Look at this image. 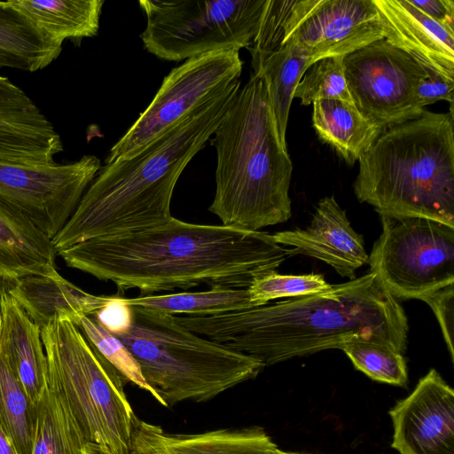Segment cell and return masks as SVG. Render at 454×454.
<instances>
[{
  "mask_svg": "<svg viewBox=\"0 0 454 454\" xmlns=\"http://www.w3.org/2000/svg\"><path fill=\"white\" fill-rule=\"evenodd\" d=\"M5 291L41 329L55 317L74 323L82 316H93L108 299L85 292L58 271L23 277Z\"/></svg>",
  "mask_w": 454,
  "mask_h": 454,
  "instance_id": "cell-20",
  "label": "cell"
},
{
  "mask_svg": "<svg viewBox=\"0 0 454 454\" xmlns=\"http://www.w3.org/2000/svg\"><path fill=\"white\" fill-rule=\"evenodd\" d=\"M434 311L452 362L454 361V284L446 286L422 300Z\"/></svg>",
  "mask_w": 454,
  "mask_h": 454,
  "instance_id": "cell-33",
  "label": "cell"
},
{
  "mask_svg": "<svg viewBox=\"0 0 454 454\" xmlns=\"http://www.w3.org/2000/svg\"><path fill=\"white\" fill-rule=\"evenodd\" d=\"M384 39L424 67L454 79V29L431 19L410 0H373Z\"/></svg>",
  "mask_w": 454,
  "mask_h": 454,
  "instance_id": "cell-16",
  "label": "cell"
},
{
  "mask_svg": "<svg viewBox=\"0 0 454 454\" xmlns=\"http://www.w3.org/2000/svg\"><path fill=\"white\" fill-rule=\"evenodd\" d=\"M74 324L89 343L109 362L127 380L154 397V392L145 381L140 367L123 342L109 333L93 317L82 316Z\"/></svg>",
  "mask_w": 454,
  "mask_h": 454,
  "instance_id": "cell-29",
  "label": "cell"
},
{
  "mask_svg": "<svg viewBox=\"0 0 454 454\" xmlns=\"http://www.w3.org/2000/svg\"><path fill=\"white\" fill-rule=\"evenodd\" d=\"M132 308L130 329L116 337L132 354L163 406L208 401L255 378L265 367L253 356L192 333L173 315Z\"/></svg>",
  "mask_w": 454,
  "mask_h": 454,
  "instance_id": "cell-6",
  "label": "cell"
},
{
  "mask_svg": "<svg viewBox=\"0 0 454 454\" xmlns=\"http://www.w3.org/2000/svg\"><path fill=\"white\" fill-rule=\"evenodd\" d=\"M101 168L94 155L65 164L0 161V197L51 239L61 231Z\"/></svg>",
  "mask_w": 454,
  "mask_h": 454,
  "instance_id": "cell-12",
  "label": "cell"
},
{
  "mask_svg": "<svg viewBox=\"0 0 454 454\" xmlns=\"http://www.w3.org/2000/svg\"><path fill=\"white\" fill-rule=\"evenodd\" d=\"M0 354L37 406L48 373L41 328L5 290L0 297Z\"/></svg>",
  "mask_w": 454,
  "mask_h": 454,
  "instance_id": "cell-18",
  "label": "cell"
},
{
  "mask_svg": "<svg viewBox=\"0 0 454 454\" xmlns=\"http://www.w3.org/2000/svg\"><path fill=\"white\" fill-rule=\"evenodd\" d=\"M54 42H80L97 35L104 0H7Z\"/></svg>",
  "mask_w": 454,
  "mask_h": 454,
  "instance_id": "cell-22",
  "label": "cell"
},
{
  "mask_svg": "<svg viewBox=\"0 0 454 454\" xmlns=\"http://www.w3.org/2000/svg\"><path fill=\"white\" fill-rule=\"evenodd\" d=\"M410 2L431 19L454 29L453 0H410Z\"/></svg>",
  "mask_w": 454,
  "mask_h": 454,
  "instance_id": "cell-37",
  "label": "cell"
},
{
  "mask_svg": "<svg viewBox=\"0 0 454 454\" xmlns=\"http://www.w3.org/2000/svg\"><path fill=\"white\" fill-rule=\"evenodd\" d=\"M353 104L383 129L419 117L425 108L416 89L426 67L385 39L342 58Z\"/></svg>",
  "mask_w": 454,
  "mask_h": 454,
  "instance_id": "cell-11",
  "label": "cell"
},
{
  "mask_svg": "<svg viewBox=\"0 0 454 454\" xmlns=\"http://www.w3.org/2000/svg\"><path fill=\"white\" fill-rule=\"evenodd\" d=\"M355 368L373 380L404 387L408 382L406 361L402 353L379 343L358 341L340 348Z\"/></svg>",
  "mask_w": 454,
  "mask_h": 454,
  "instance_id": "cell-28",
  "label": "cell"
},
{
  "mask_svg": "<svg viewBox=\"0 0 454 454\" xmlns=\"http://www.w3.org/2000/svg\"><path fill=\"white\" fill-rule=\"evenodd\" d=\"M103 327L114 336L127 333L133 323V308L125 297L108 296L106 302L93 315Z\"/></svg>",
  "mask_w": 454,
  "mask_h": 454,
  "instance_id": "cell-34",
  "label": "cell"
},
{
  "mask_svg": "<svg viewBox=\"0 0 454 454\" xmlns=\"http://www.w3.org/2000/svg\"><path fill=\"white\" fill-rule=\"evenodd\" d=\"M125 300L131 306L186 316H211L254 307L247 289L224 286H214L203 292L141 295Z\"/></svg>",
  "mask_w": 454,
  "mask_h": 454,
  "instance_id": "cell-26",
  "label": "cell"
},
{
  "mask_svg": "<svg viewBox=\"0 0 454 454\" xmlns=\"http://www.w3.org/2000/svg\"><path fill=\"white\" fill-rule=\"evenodd\" d=\"M56 256L51 239L0 197V282L4 289L23 277L57 272Z\"/></svg>",
  "mask_w": 454,
  "mask_h": 454,
  "instance_id": "cell-19",
  "label": "cell"
},
{
  "mask_svg": "<svg viewBox=\"0 0 454 454\" xmlns=\"http://www.w3.org/2000/svg\"><path fill=\"white\" fill-rule=\"evenodd\" d=\"M40 108L31 98L7 77L0 76V112L34 114Z\"/></svg>",
  "mask_w": 454,
  "mask_h": 454,
  "instance_id": "cell-36",
  "label": "cell"
},
{
  "mask_svg": "<svg viewBox=\"0 0 454 454\" xmlns=\"http://www.w3.org/2000/svg\"><path fill=\"white\" fill-rule=\"evenodd\" d=\"M294 98H300L303 106L328 98L353 104L345 80L342 58H325L314 62L296 86Z\"/></svg>",
  "mask_w": 454,
  "mask_h": 454,
  "instance_id": "cell-30",
  "label": "cell"
},
{
  "mask_svg": "<svg viewBox=\"0 0 454 454\" xmlns=\"http://www.w3.org/2000/svg\"><path fill=\"white\" fill-rule=\"evenodd\" d=\"M62 51L7 1H0V68L36 72L50 66Z\"/></svg>",
  "mask_w": 454,
  "mask_h": 454,
  "instance_id": "cell-23",
  "label": "cell"
},
{
  "mask_svg": "<svg viewBox=\"0 0 454 454\" xmlns=\"http://www.w3.org/2000/svg\"><path fill=\"white\" fill-rule=\"evenodd\" d=\"M370 272L397 300H423L454 284V228L418 216L380 215Z\"/></svg>",
  "mask_w": 454,
  "mask_h": 454,
  "instance_id": "cell-9",
  "label": "cell"
},
{
  "mask_svg": "<svg viewBox=\"0 0 454 454\" xmlns=\"http://www.w3.org/2000/svg\"><path fill=\"white\" fill-rule=\"evenodd\" d=\"M36 411L32 454H92L64 401L48 381Z\"/></svg>",
  "mask_w": 454,
  "mask_h": 454,
  "instance_id": "cell-25",
  "label": "cell"
},
{
  "mask_svg": "<svg viewBox=\"0 0 454 454\" xmlns=\"http://www.w3.org/2000/svg\"><path fill=\"white\" fill-rule=\"evenodd\" d=\"M331 286L318 273L285 275L276 270L255 278L247 288L250 301L254 307L285 297H301L317 294Z\"/></svg>",
  "mask_w": 454,
  "mask_h": 454,
  "instance_id": "cell-32",
  "label": "cell"
},
{
  "mask_svg": "<svg viewBox=\"0 0 454 454\" xmlns=\"http://www.w3.org/2000/svg\"><path fill=\"white\" fill-rule=\"evenodd\" d=\"M239 51L232 49L205 53L173 68L150 105L110 149L105 163L138 152L239 80L243 61Z\"/></svg>",
  "mask_w": 454,
  "mask_h": 454,
  "instance_id": "cell-10",
  "label": "cell"
},
{
  "mask_svg": "<svg viewBox=\"0 0 454 454\" xmlns=\"http://www.w3.org/2000/svg\"><path fill=\"white\" fill-rule=\"evenodd\" d=\"M239 88L238 80L138 152L101 167L51 239L56 254L91 239L140 231L168 221L178 178L208 142Z\"/></svg>",
  "mask_w": 454,
  "mask_h": 454,
  "instance_id": "cell-3",
  "label": "cell"
},
{
  "mask_svg": "<svg viewBox=\"0 0 454 454\" xmlns=\"http://www.w3.org/2000/svg\"><path fill=\"white\" fill-rule=\"evenodd\" d=\"M274 241L291 247L293 255L303 254L320 260L349 280L368 262L364 239L351 227L346 211L333 196L325 197L316 207L305 229L275 232Z\"/></svg>",
  "mask_w": 454,
  "mask_h": 454,
  "instance_id": "cell-15",
  "label": "cell"
},
{
  "mask_svg": "<svg viewBox=\"0 0 454 454\" xmlns=\"http://www.w3.org/2000/svg\"><path fill=\"white\" fill-rule=\"evenodd\" d=\"M312 105V122L318 137L348 164L359 160L384 130L352 103L328 98Z\"/></svg>",
  "mask_w": 454,
  "mask_h": 454,
  "instance_id": "cell-21",
  "label": "cell"
},
{
  "mask_svg": "<svg viewBox=\"0 0 454 454\" xmlns=\"http://www.w3.org/2000/svg\"><path fill=\"white\" fill-rule=\"evenodd\" d=\"M310 66L307 52L294 43L287 42L264 60L255 74L262 76L265 82L277 130L285 147L289 110L294 90Z\"/></svg>",
  "mask_w": 454,
  "mask_h": 454,
  "instance_id": "cell-24",
  "label": "cell"
},
{
  "mask_svg": "<svg viewBox=\"0 0 454 454\" xmlns=\"http://www.w3.org/2000/svg\"><path fill=\"white\" fill-rule=\"evenodd\" d=\"M173 317L264 366L358 341L403 354L409 330L399 300L372 272L310 295L217 315Z\"/></svg>",
  "mask_w": 454,
  "mask_h": 454,
  "instance_id": "cell-2",
  "label": "cell"
},
{
  "mask_svg": "<svg viewBox=\"0 0 454 454\" xmlns=\"http://www.w3.org/2000/svg\"><path fill=\"white\" fill-rule=\"evenodd\" d=\"M36 407L0 354V426L18 454H32Z\"/></svg>",
  "mask_w": 454,
  "mask_h": 454,
  "instance_id": "cell-27",
  "label": "cell"
},
{
  "mask_svg": "<svg viewBox=\"0 0 454 454\" xmlns=\"http://www.w3.org/2000/svg\"><path fill=\"white\" fill-rule=\"evenodd\" d=\"M267 0H140L146 26L140 38L157 58L181 61L249 48Z\"/></svg>",
  "mask_w": 454,
  "mask_h": 454,
  "instance_id": "cell-8",
  "label": "cell"
},
{
  "mask_svg": "<svg viewBox=\"0 0 454 454\" xmlns=\"http://www.w3.org/2000/svg\"><path fill=\"white\" fill-rule=\"evenodd\" d=\"M296 0H267L259 27L248 48L253 74H256L264 60L281 49L286 43L287 26Z\"/></svg>",
  "mask_w": 454,
  "mask_h": 454,
  "instance_id": "cell-31",
  "label": "cell"
},
{
  "mask_svg": "<svg viewBox=\"0 0 454 454\" xmlns=\"http://www.w3.org/2000/svg\"><path fill=\"white\" fill-rule=\"evenodd\" d=\"M67 267L149 294L200 285L247 289L277 269L291 248L271 234L171 217L163 224L91 239L57 253Z\"/></svg>",
  "mask_w": 454,
  "mask_h": 454,
  "instance_id": "cell-1",
  "label": "cell"
},
{
  "mask_svg": "<svg viewBox=\"0 0 454 454\" xmlns=\"http://www.w3.org/2000/svg\"><path fill=\"white\" fill-rule=\"evenodd\" d=\"M41 335L47 381L64 401L92 454H131L139 419L124 391L127 380L70 319L53 317Z\"/></svg>",
  "mask_w": 454,
  "mask_h": 454,
  "instance_id": "cell-7",
  "label": "cell"
},
{
  "mask_svg": "<svg viewBox=\"0 0 454 454\" xmlns=\"http://www.w3.org/2000/svg\"><path fill=\"white\" fill-rule=\"evenodd\" d=\"M212 136L216 169L209 211L223 225L247 231L286 222L293 164L262 76L251 74L239 88Z\"/></svg>",
  "mask_w": 454,
  "mask_h": 454,
  "instance_id": "cell-4",
  "label": "cell"
},
{
  "mask_svg": "<svg viewBox=\"0 0 454 454\" xmlns=\"http://www.w3.org/2000/svg\"><path fill=\"white\" fill-rule=\"evenodd\" d=\"M0 454H18L12 442L0 426Z\"/></svg>",
  "mask_w": 454,
  "mask_h": 454,
  "instance_id": "cell-38",
  "label": "cell"
},
{
  "mask_svg": "<svg viewBox=\"0 0 454 454\" xmlns=\"http://www.w3.org/2000/svg\"><path fill=\"white\" fill-rule=\"evenodd\" d=\"M388 413L400 454H454V390L435 369Z\"/></svg>",
  "mask_w": 454,
  "mask_h": 454,
  "instance_id": "cell-14",
  "label": "cell"
},
{
  "mask_svg": "<svg viewBox=\"0 0 454 454\" xmlns=\"http://www.w3.org/2000/svg\"><path fill=\"white\" fill-rule=\"evenodd\" d=\"M384 39L373 0H296L286 43L307 52L310 64L340 57Z\"/></svg>",
  "mask_w": 454,
  "mask_h": 454,
  "instance_id": "cell-13",
  "label": "cell"
},
{
  "mask_svg": "<svg viewBox=\"0 0 454 454\" xmlns=\"http://www.w3.org/2000/svg\"><path fill=\"white\" fill-rule=\"evenodd\" d=\"M272 454H304V453L284 451V450H279V449L277 447V448L273 450Z\"/></svg>",
  "mask_w": 454,
  "mask_h": 454,
  "instance_id": "cell-39",
  "label": "cell"
},
{
  "mask_svg": "<svg viewBox=\"0 0 454 454\" xmlns=\"http://www.w3.org/2000/svg\"><path fill=\"white\" fill-rule=\"evenodd\" d=\"M427 76L418 84L416 94L419 104L425 106L437 101H447L453 106L454 79L426 67Z\"/></svg>",
  "mask_w": 454,
  "mask_h": 454,
  "instance_id": "cell-35",
  "label": "cell"
},
{
  "mask_svg": "<svg viewBox=\"0 0 454 454\" xmlns=\"http://www.w3.org/2000/svg\"><path fill=\"white\" fill-rule=\"evenodd\" d=\"M454 112L424 110L383 130L359 159L354 192L380 215L418 216L454 228Z\"/></svg>",
  "mask_w": 454,
  "mask_h": 454,
  "instance_id": "cell-5",
  "label": "cell"
},
{
  "mask_svg": "<svg viewBox=\"0 0 454 454\" xmlns=\"http://www.w3.org/2000/svg\"><path fill=\"white\" fill-rule=\"evenodd\" d=\"M4 290V286H3V285H2V284H1V282H0V297H1V294H2V292H3Z\"/></svg>",
  "mask_w": 454,
  "mask_h": 454,
  "instance_id": "cell-40",
  "label": "cell"
},
{
  "mask_svg": "<svg viewBox=\"0 0 454 454\" xmlns=\"http://www.w3.org/2000/svg\"><path fill=\"white\" fill-rule=\"evenodd\" d=\"M277 447L259 427L169 434L160 426L139 419L131 454H272Z\"/></svg>",
  "mask_w": 454,
  "mask_h": 454,
  "instance_id": "cell-17",
  "label": "cell"
}]
</instances>
